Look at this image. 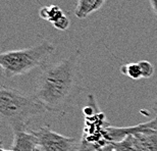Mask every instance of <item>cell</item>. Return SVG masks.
Listing matches in <instances>:
<instances>
[{"label": "cell", "instance_id": "cell-1", "mask_svg": "<svg viewBox=\"0 0 157 151\" xmlns=\"http://www.w3.org/2000/svg\"><path fill=\"white\" fill-rule=\"evenodd\" d=\"M78 50L67 58L43 68L36 80L34 96L46 110L63 112L83 91Z\"/></svg>", "mask_w": 157, "mask_h": 151}, {"label": "cell", "instance_id": "cell-2", "mask_svg": "<svg viewBox=\"0 0 157 151\" xmlns=\"http://www.w3.org/2000/svg\"><path fill=\"white\" fill-rule=\"evenodd\" d=\"M46 111L34 95L0 86V118L5 119L13 132L26 131L33 118Z\"/></svg>", "mask_w": 157, "mask_h": 151}, {"label": "cell", "instance_id": "cell-3", "mask_svg": "<svg viewBox=\"0 0 157 151\" xmlns=\"http://www.w3.org/2000/svg\"><path fill=\"white\" fill-rule=\"evenodd\" d=\"M54 51L55 46L44 41L28 48L3 52L0 53V68L6 78L17 77L43 67Z\"/></svg>", "mask_w": 157, "mask_h": 151}, {"label": "cell", "instance_id": "cell-4", "mask_svg": "<svg viewBox=\"0 0 157 151\" xmlns=\"http://www.w3.org/2000/svg\"><path fill=\"white\" fill-rule=\"evenodd\" d=\"M85 128L83 136L78 142V151H96L103 146L112 144L109 141L107 129L110 124L105 114L100 111L96 98L93 94L88 96L87 105L83 109Z\"/></svg>", "mask_w": 157, "mask_h": 151}, {"label": "cell", "instance_id": "cell-5", "mask_svg": "<svg viewBox=\"0 0 157 151\" xmlns=\"http://www.w3.org/2000/svg\"><path fill=\"white\" fill-rule=\"evenodd\" d=\"M43 151H78L77 139L67 137L52 131L49 127H40L33 131Z\"/></svg>", "mask_w": 157, "mask_h": 151}, {"label": "cell", "instance_id": "cell-6", "mask_svg": "<svg viewBox=\"0 0 157 151\" xmlns=\"http://www.w3.org/2000/svg\"><path fill=\"white\" fill-rule=\"evenodd\" d=\"M136 151H157V122H141V130L133 134Z\"/></svg>", "mask_w": 157, "mask_h": 151}, {"label": "cell", "instance_id": "cell-7", "mask_svg": "<svg viewBox=\"0 0 157 151\" xmlns=\"http://www.w3.org/2000/svg\"><path fill=\"white\" fill-rule=\"evenodd\" d=\"M13 141L11 144L12 151H37L39 142L33 131L13 132Z\"/></svg>", "mask_w": 157, "mask_h": 151}, {"label": "cell", "instance_id": "cell-8", "mask_svg": "<svg viewBox=\"0 0 157 151\" xmlns=\"http://www.w3.org/2000/svg\"><path fill=\"white\" fill-rule=\"evenodd\" d=\"M106 0H78L77 6L75 8V15L78 18H86L90 14L101 8Z\"/></svg>", "mask_w": 157, "mask_h": 151}, {"label": "cell", "instance_id": "cell-9", "mask_svg": "<svg viewBox=\"0 0 157 151\" xmlns=\"http://www.w3.org/2000/svg\"><path fill=\"white\" fill-rule=\"evenodd\" d=\"M64 14L62 11V9L58 5H54V4L49 6H44L39 11V17L51 24H54L55 21H57Z\"/></svg>", "mask_w": 157, "mask_h": 151}, {"label": "cell", "instance_id": "cell-10", "mask_svg": "<svg viewBox=\"0 0 157 151\" xmlns=\"http://www.w3.org/2000/svg\"><path fill=\"white\" fill-rule=\"evenodd\" d=\"M121 73L132 80H140L143 78L142 72H141L140 65L138 62H132V64L122 65L121 68Z\"/></svg>", "mask_w": 157, "mask_h": 151}, {"label": "cell", "instance_id": "cell-11", "mask_svg": "<svg viewBox=\"0 0 157 151\" xmlns=\"http://www.w3.org/2000/svg\"><path fill=\"white\" fill-rule=\"evenodd\" d=\"M112 145H113V151H136L133 135H128L118 142L112 143Z\"/></svg>", "mask_w": 157, "mask_h": 151}, {"label": "cell", "instance_id": "cell-12", "mask_svg": "<svg viewBox=\"0 0 157 151\" xmlns=\"http://www.w3.org/2000/svg\"><path fill=\"white\" fill-rule=\"evenodd\" d=\"M140 65L141 72H142V76L144 79L151 78L153 74H154V65H153L149 60H141L138 62Z\"/></svg>", "mask_w": 157, "mask_h": 151}, {"label": "cell", "instance_id": "cell-13", "mask_svg": "<svg viewBox=\"0 0 157 151\" xmlns=\"http://www.w3.org/2000/svg\"><path fill=\"white\" fill-rule=\"evenodd\" d=\"M70 20L67 15H63L61 18H59L57 21H55L54 24H52V26L55 28L56 30H59V31H65L68 29L70 27Z\"/></svg>", "mask_w": 157, "mask_h": 151}, {"label": "cell", "instance_id": "cell-14", "mask_svg": "<svg viewBox=\"0 0 157 151\" xmlns=\"http://www.w3.org/2000/svg\"><path fill=\"white\" fill-rule=\"evenodd\" d=\"M96 151H113V145H112V144H108V145L103 146Z\"/></svg>", "mask_w": 157, "mask_h": 151}, {"label": "cell", "instance_id": "cell-15", "mask_svg": "<svg viewBox=\"0 0 157 151\" xmlns=\"http://www.w3.org/2000/svg\"><path fill=\"white\" fill-rule=\"evenodd\" d=\"M149 1H150V5H151L153 11H154V14L157 15V0H149Z\"/></svg>", "mask_w": 157, "mask_h": 151}, {"label": "cell", "instance_id": "cell-16", "mask_svg": "<svg viewBox=\"0 0 157 151\" xmlns=\"http://www.w3.org/2000/svg\"><path fill=\"white\" fill-rule=\"evenodd\" d=\"M152 111L154 113L155 115V121L157 122V98L154 100V102H153V105H152Z\"/></svg>", "mask_w": 157, "mask_h": 151}, {"label": "cell", "instance_id": "cell-17", "mask_svg": "<svg viewBox=\"0 0 157 151\" xmlns=\"http://www.w3.org/2000/svg\"><path fill=\"white\" fill-rule=\"evenodd\" d=\"M3 149V143H2V141L0 140V150H2Z\"/></svg>", "mask_w": 157, "mask_h": 151}, {"label": "cell", "instance_id": "cell-18", "mask_svg": "<svg viewBox=\"0 0 157 151\" xmlns=\"http://www.w3.org/2000/svg\"><path fill=\"white\" fill-rule=\"evenodd\" d=\"M37 151H43V149H41V148H40V147H39V148H38V149H37Z\"/></svg>", "mask_w": 157, "mask_h": 151}, {"label": "cell", "instance_id": "cell-19", "mask_svg": "<svg viewBox=\"0 0 157 151\" xmlns=\"http://www.w3.org/2000/svg\"><path fill=\"white\" fill-rule=\"evenodd\" d=\"M0 151H12V150H5V149H2V150H0Z\"/></svg>", "mask_w": 157, "mask_h": 151}]
</instances>
